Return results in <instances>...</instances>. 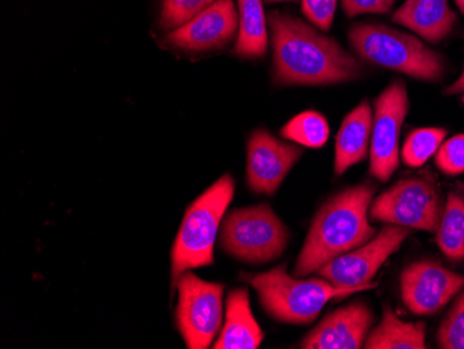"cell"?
<instances>
[{"label":"cell","instance_id":"27","mask_svg":"<svg viewBox=\"0 0 464 349\" xmlns=\"http://www.w3.org/2000/svg\"><path fill=\"white\" fill-rule=\"evenodd\" d=\"M396 0H343V9L348 17L364 15H387Z\"/></svg>","mask_w":464,"mask_h":349},{"label":"cell","instance_id":"1","mask_svg":"<svg viewBox=\"0 0 464 349\" xmlns=\"http://www.w3.org/2000/svg\"><path fill=\"white\" fill-rule=\"evenodd\" d=\"M274 80L280 85H334L359 80L363 66L335 39L292 15H268Z\"/></svg>","mask_w":464,"mask_h":349},{"label":"cell","instance_id":"4","mask_svg":"<svg viewBox=\"0 0 464 349\" xmlns=\"http://www.w3.org/2000/svg\"><path fill=\"white\" fill-rule=\"evenodd\" d=\"M242 277L257 291L260 304L271 317L291 325L312 323L331 299L372 290L370 286H338L323 277L299 280L291 277L284 265L267 273Z\"/></svg>","mask_w":464,"mask_h":349},{"label":"cell","instance_id":"18","mask_svg":"<svg viewBox=\"0 0 464 349\" xmlns=\"http://www.w3.org/2000/svg\"><path fill=\"white\" fill-rule=\"evenodd\" d=\"M367 349H424L426 323L403 322L391 306L382 307V319L364 341Z\"/></svg>","mask_w":464,"mask_h":349},{"label":"cell","instance_id":"15","mask_svg":"<svg viewBox=\"0 0 464 349\" xmlns=\"http://www.w3.org/2000/svg\"><path fill=\"white\" fill-rule=\"evenodd\" d=\"M392 22L409 28L427 43L438 44L452 34L458 17L448 0H406L393 13Z\"/></svg>","mask_w":464,"mask_h":349},{"label":"cell","instance_id":"26","mask_svg":"<svg viewBox=\"0 0 464 349\" xmlns=\"http://www.w3.org/2000/svg\"><path fill=\"white\" fill-rule=\"evenodd\" d=\"M302 13L319 30L328 31L333 27L338 0H302Z\"/></svg>","mask_w":464,"mask_h":349},{"label":"cell","instance_id":"17","mask_svg":"<svg viewBox=\"0 0 464 349\" xmlns=\"http://www.w3.org/2000/svg\"><path fill=\"white\" fill-rule=\"evenodd\" d=\"M263 341V332L250 311L246 288L231 291L227 299L226 323L216 349H256Z\"/></svg>","mask_w":464,"mask_h":349},{"label":"cell","instance_id":"6","mask_svg":"<svg viewBox=\"0 0 464 349\" xmlns=\"http://www.w3.org/2000/svg\"><path fill=\"white\" fill-rule=\"evenodd\" d=\"M440 187L431 176H413L395 182L375 198L369 215L382 223L435 233L444 213Z\"/></svg>","mask_w":464,"mask_h":349},{"label":"cell","instance_id":"31","mask_svg":"<svg viewBox=\"0 0 464 349\" xmlns=\"http://www.w3.org/2000/svg\"><path fill=\"white\" fill-rule=\"evenodd\" d=\"M463 101H464V98H463Z\"/></svg>","mask_w":464,"mask_h":349},{"label":"cell","instance_id":"5","mask_svg":"<svg viewBox=\"0 0 464 349\" xmlns=\"http://www.w3.org/2000/svg\"><path fill=\"white\" fill-rule=\"evenodd\" d=\"M234 189V179L227 174L188 208L171 255L174 283L187 270L212 265L218 228Z\"/></svg>","mask_w":464,"mask_h":349},{"label":"cell","instance_id":"7","mask_svg":"<svg viewBox=\"0 0 464 349\" xmlns=\"http://www.w3.org/2000/svg\"><path fill=\"white\" fill-rule=\"evenodd\" d=\"M286 244L288 230L268 205L232 210L223 221L221 247L242 262H271Z\"/></svg>","mask_w":464,"mask_h":349},{"label":"cell","instance_id":"20","mask_svg":"<svg viewBox=\"0 0 464 349\" xmlns=\"http://www.w3.org/2000/svg\"><path fill=\"white\" fill-rule=\"evenodd\" d=\"M437 244L450 262H464V189H452L438 226Z\"/></svg>","mask_w":464,"mask_h":349},{"label":"cell","instance_id":"9","mask_svg":"<svg viewBox=\"0 0 464 349\" xmlns=\"http://www.w3.org/2000/svg\"><path fill=\"white\" fill-rule=\"evenodd\" d=\"M409 111L405 82L393 81L374 101L370 174L385 182L399 166V138Z\"/></svg>","mask_w":464,"mask_h":349},{"label":"cell","instance_id":"8","mask_svg":"<svg viewBox=\"0 0 464 349\" xmlns=\"http://www.w3.org/2000/svg\"><path fill=\"white\" fill-rule=\"evenodd\" d=\"M224 286L192 273L179 278L177 325L188 348L205 349L215 340L223 323Z\"/></svg>","mask_w":464,"mask_h":349},{"label":"cell","instance_id":"30","mask_svg":"<svg viewBox=\"0 0 464 349\" xmlns=\"http://www.w3.org/2000/svg\"><path fill=\"white\" fill-rule=\"evenodd\" d=\"M268 4H277V2H294V0H266Z\"/></svg>","mask_w":464,"mask_h":349},{"label":"cell","instance_id":"2","mask_svg":"<svg viewBox=\"0 0 464 349\" xmlns=\"http://www.w3.org/2000/svg\"><path fill=\"white\" fill-rule=\"evenodd\" d=\"M374 192V187L361 184L338 192L323 205L295 266L296 277L312 275L335 257L374 238L377 233L369 223Z\"/></svg>","mask_w":464,"mask_h":349},{"label":"cell","instance_id":"29","mask_svg":"<svg viewBox=\"0 0 464 349\" xmlns=\"http://www.w3.org/2000/svg\"><path fill=\"white\" fill-rule=\"evenodd\" d=\"M456 5H458L459 9L464 15V0H455Z\"/></svg>","mask_w":464,"mask_h":349},{"label":"cell","instance_id":"10","mask_svg":"<svg viewBox=\"0 0 464 349\" xmlns=\"http://www.w3.org/2000/svg\"><path fill=\"white\" fill-rule=\"evenodd\" d=\"M409 236V228L401 226H387L374 238L359 248L341 255L317 270L320 277L338 286H370L374 288L377 284L372 280L378 270L399 251Z\"/></svg>","mask_w":464,"mask_h":349},{"label":"cell","instance_id":"14","mask_svg":"<svg viewBox=\"0 0 464 349\" xmlns=\"http://www.w3.org/2000/svg\"><path fill=\"white\" fill-rule=\"evenodd\" d=\"M374 323L370 307L354 302L328 315L302 341L304 349H357L364 345Z\"/></svg>","mask_w":464,"mask_h":349},{"label":"cell","instance_id":"24","mask_svg":"<svg viewBox=\"0 0 464 349\" xmlns=\"http://www.w3.org/2000/svg\"><path fill=\"white\" fill-rule=\"evenodd\" d=\"M440 348L464 349V291L438 328Z\"/></svg>","mask_w":464,"mask_h":349},{"label":"cell","instance_id":"25","mask_svg":"<svg viewBox=\"0 0 464 349\" xmlns=\"http://www.w3.org/2000/svg\"><path fill=\"white\" fill-rule=\"evenodd\" d=\"M435 163L442 173L459 176L464 173V134L450 138L435 153Z\"/></svg>","mask_w":464,"mask_h":349},{"label":"cell","instance_id":"11","mask_svg":"<svg viewBox=\"0 0 464 349\" xmlns=\"http://www.w3.org/2000/svg\"><path fill=\"white\" fill-rule=\"evenodd\" d=\"M464 288V276L432 260L411 263L401 275V294L411 314L431 316Z\"/></svg>","mask_w":464,"mask_h":349},{"label":"cell","instance_id":"3","mask_svg":"<svg viewBox=\"0 0 464 349\" xmlns=\"http://www.w3.org/2000/svg\"><path fill=\"white\" fill-rule=\"evenodd\" d=\"M348 38L354 53L375 66L427 82H438L447 73L444 57L438 52L417 36L380 23H357Z\"/></svg>","mask_w":464,"mask_h":349},{"label":"cell","instance_id":"13","mask_svg":"<svg viewBox=\"0 0 464 349\" xmlns=\"http://www.w3.org/2000/svg\"><path fill=\"white\" fill-rule=\"evenodd\" d=\"M238 35V9L234 0H216L191 22L167 35L176 48L189 52H208L224 48Z\"/></svg>","mask_w":464,"mask_h":349},{"label":"cell","instance_id":"21","mask_svg":"<svg viewBox=\"0 0 464 349\" xmlns=\"http://www.w3.org/2000/svg\"><path fill=\"white\" fill-rule=\"evenodd\" d=\"M281 135L285 140L298 143L302 147L317 150L327 143L330 138V127L323 114L309 111L289 120L281 129Z\"/></svg>","mask_w":464,"mask_h":349},{"label":"cell","instance_id":"22","mask_svg":"<svg viewBox=\"0 0 464 349\" xmlns=\"http://www.w3.org/2000/svg\"><path fill=\"white\" fill-rule=\"evenodd\" d=\"M447 130L437 127L417 129L406 138L402 147V159L409 168H421L440 150L447 137Z\"/></svg>","mask_w":464,"mask_h":349},{"label":"cell","instance_id":"19","mask_svg":"<svg viewBox=\"0 0 464 349\" xmlns=\"http://www.w3.org/2000/svg\"><path fill=\"white\" fill-rule=\"evenodd\" d=\"M238 35L234 52L245 59H259L268 48V30L263 0H237Z\"/></svg>","mask_w":464,"mask_h":349},{"label":"cell","instance_id":"12","mask_svg":"<svg viewBox=\"0 0 464 349\" xmlns=\"http://www.w3.org/2000/svg\"><path fill=\"white\" fill-rule=\"evenodd\" d=\"M302 155L304 150L296 145L257 130L247 142V186L256 194H276Z\"/></svg>","mask_w":464,"mask_h":349},{"label":"cell","instance_id":"23","mask_svg":"<svg viewBox=\"0 0 464 349\" xmlns=\"http://www.w3.org/2000/svg\"><path fill=\"white\" fill-rule=\"evenodd\" d=\"M216 0H163L161 5L160 25L167 31L182 27L203 10L208 9Z\"/></svg>","mask_w":464,"mask_h":349},{"label":"cell","instance_id":"28","mask_svg":"<svg viewBox=\"0 0 464 349\" xmlns=\"http://www.w3.org/2000/svg\"><path fill=\"white\" fill-rule=\"evenodd\" d=\"M464 92V66L463 70H461L460 77L458 78V80L453 82L450 87L447 88V91H445V93L447 95H456V93H461Z\"/></svg>","mask_w":464,"mask_h":349},{"label":"cell","instance_id":"16","mask_svg":"<svg viewBox=\"0 0 464 349\" xmlns=\"http://www.w3.org/2000/svg\"><path fill=\"white\" fill-rule=\"evenodd\" d=\"M372 111L363 101L343 119L335 141V173L343 176L354 164L370 155L372 143Z\"/></svg>","mask_w":464,"mask_h":349}]
</instances>
